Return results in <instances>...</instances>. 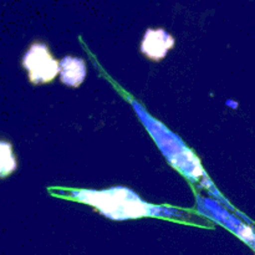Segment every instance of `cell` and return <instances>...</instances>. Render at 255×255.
Returning a JSON list of instances; mask_svg holds the SVG:
<instances>
[{
  "mask_svg": "<svg viewBox=\"0 0 255 255\" xmlns=\"http://www.w3.org/2000/svg\"><path fill=\"white\" fill-rule=\"evenodd\" d=\"M16 167L14 156H12L11 147L5 141L1 142V176L5 177L11 173Z\"/></svg>",
  "mask_w": 255,
  "mask_h": 255,
  "instance_id": "7",
  "label": "cell"
},
{
  "mask_svg": "<svg viewBox=\"0 0 255 255\" xmlns=\"http://www.w3.org/2000/svg\"><path fill=\"white\" fill-rule=\"evenodd\" d=\"M60 79L65 85L77 87L86 76V66L81 59L66 56L60 61Z\"/></svg>",
  "mask_w": 255,
  "mask_h": 255,
  "instance_id": "6",
  "label": "cell"
},
{
  "mask_svg": "<svg viewBox=\"0 0 255 255\" xmlns=\"http://www.w3.org/2000/svg\"><path fill=\"white\" fill-rule=\"evenodd\" d=\"M174 45V40L169 32L163 29H148L144 34L141 50L152 60H161L166 56Z\"/></svg>",
  "mask_w": 255,
  "mask_h": 255,
  "instance_id": "5",
  "label": "cell"
},
{
  "mask_svg": "<svg viewBox=\"0 0 255 255\" xmlns=\"http://www.w3.org/2000/svg\"><path fill=\"white\" fill-rule=\"evenodd\" d=\"M72 199L94 207L102 216L112 221H127L138 218L182 219L183 212L174 207L157 206L143 201L138 194L126 187H112L101 189H72L69 192Z\"/></svg>",
  "mask_w": 255,
  "mask_h": 255,
  "instance_id": "2",
  "label": "cell"
},
{
  "mask_svg": "<svg viewBox=\"0 0 255 255\" xmlns=\"http://www.w3.org/2000/svg\"><path fill=\"white\" fill-rule=\"evenodd\" d=\"M22 65L29 74L30 81L34 84L52 81L60 74V62L52 57L46 45L39 42L30 46L22 60Z\"/></svg>",
  "mask_w": 255,
  "mask_h": 255,
  "instance_id": "3",
  "label": "cell"
},
{
  "mask_svg": "<svg viewBox=\"0 0 255 255\" xmlns=\"http://www.w3.org/2000/svg\"><path fill=\"white\" fill-rule=\"evenodd\" d=\"M197 211L206 218L223 226L224 228L238 236L244 242L249 238V236L252 234L251 232H253L252 227L246 226V223L237 217L238 214L231 213L226 207L222 206L216 199L197 196Z\"/></svg>",
  "mask_w": 255,
  "mask_h": 255,
  "instance_id": "4",
  "label": "cell"
},
{
  "mask_svg": "<svg viewBox=\"0 0 255 255\" xmlns=\"http://www.w3.org/2000/svg\"><path fill=\"white\" fill-rule=\"evenodd\" d=\"M128 101L131 102L137 117H138L139 121L142 122V125H143L144 128L147 129V132L151 134L153 141L156 142L157 147H158L159 151L162 152L164 158L168 161V163L171 164L174 169H177L179 173L183 174L189 182L199 184L201 187L206 188L207 191L209 192V194H211L213 198H216L217 201H219V203H221L222 206L226 207L227 209L232 211L234 214H238V216L242 217L243 219H248L246 216H243L241 212L234 209V207L232 206V204L229 203L218 191H217L216 186L212 183L211 178H209V176L207 174V172L204 171L199 158L194 154V152L182 141L181 137L177 136V134L173 133L172 131H169V128H167L162 122H159L158 120L154 119L151 114H148L147 110L144 109L139 102H137L136 100L129 97Z\"/></svg>",
  "mask_w": 255,
  "mask_h": 255,
  "instance_id": "1",
  "label": "cell"
}]
</instances>
